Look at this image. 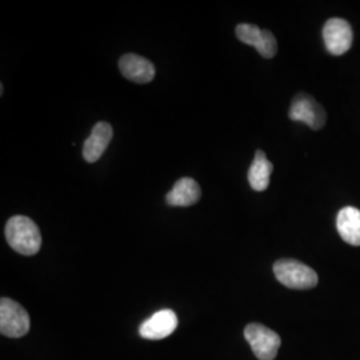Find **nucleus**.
Returning <instances> with one entry per match:
<instances>
[{"instance_id": "f257e3e1", "label": "nucleus", "mask_w": 360, "mask_h": 360, "mask_svg": "<svg viewBox=\"0 0 360 360\" xmlns=\"http://www.w3.org/2000/svg\"><path fill=\"white\" fill-rule=\"evenodd\" d=\"M6 239L16 252L32 257L41 247V235L37 223L23 215L13 217L6 224Z\"/></svg>"}, {"instance_id": "f03ea898", "label": "nucleus", "mask_w": 360, "mask_h": 360, "mask_svg": "<svg viewBox=\"0 0 360 360\" xmlns=\"http://www.w3.org/2000/svg\"><path fill=\"white\" fill-rule=\"evenodd\" d=\"M274 274L281 283L292 290H309L319 282L318 274L295 259H281L274 264Z\"/></svg>"}, {"instance_id": "7ed1b4c3", "label": "nucleus", "mask_w": 360, "mask_h": 360, "mask_svg": "<svg viewBox=\"0 0 360 360\" xmlns=\"http://www.w3.org/2000/svg\"><path fill=\"white\" fill-rule=\"evenodd\" d=\"M245 338L259 360L275 359L282 345L279 335L259 323H251L245 327Z\"/></svg>"}, {"instance_id": "20e7f679", "label": "nucleus", "mask_w": 360, "mask_h": 360, "mask_svg": "<svg viewBox=\"0 0 360 360\" xmlns=\"http://www.w3.org/2000/svg\"><path fill=\"white\" fill-rule=\"evenodd\" d=\"M30 331L26 309L10 297L0 300V333L7 338H22Z\"/></svg>"}, {"instance_id": "39448f33", "label": "nucleus", "mask_w": 360, "mask_h": 360, "mask_svg": "<svg viewBox=\"0 0 360 360\" xmlns=\"http://www.w3.org/2000/svg\"><path fill=\"white\" fill-rule=\"evenodd\" d=\"M288 116L291 120L302 122L312 129H322L327 122L324 108L307 94L296 95L290 107Z\"/></svg>"}, {"instance_id": "423d86ee", "label": "nucleus", "mask_w": 360, "mask_h": 360, "mask_svg": "<svg viewBox=\"0 0 360 360\" xmlns=\"http://www.w3.org/2000/svg\"><path fill=\"white\" fill-rule=\"evenodd\" d=\"M323 39L327 51L333 55H343L351 49L354 32L347 20L333 18L323 27Z\"/></svg>"}, {"instance_id": "0eeeda50", "label": "nucleus", "mask_w": 360, "mask_h": 360, "mask_svg": "<svg viewBox=\"0 0 360 360\" xmlns=\"http://www.w3.org/2000/svg\"><path fill=\"white\" fill-rule=\"evenodd\" d=\"M236 38L239 39L242 43L252 46L257 49V51L266 59H271L276 55L278 52V43L274 34L262 30L255 25H247L242 23L236 27Z\"/></svg>"}, {"instance_id": "6e6552de", "label": "nucleus", "mask_w": 360, "mask_h": 360, "mask_svg": "<svg viewBox=\"0 0 360 360\" xmlns=\"http://www.w3.org/2000/svg\"><path fill=\"white\" fill-rule=\"evenodd\" d=\"M178 327V316L172 309H160L143 322L139 327V334L144 339L160 340L172 334Z\"/></svg>"}, {"instance_id": "1a4fd4ad", "label": "nucleus", "mask_w": 360, "mask_h": 360, "mask_svg": "<svg viewBox=\"0 0 360 360\" xmlns=\"http://www.w3.org/2000/svg\"><path fill=\"white\" fill-rule=\"evenodd\" d=\"M119 70L122 75L134 83L146 84L155 77V65L146 58L136 53H126L119 60Z\"/></svg>"}, {"instance_id": "9d476101", "label": "nucleus", "mask_w": 360, "mask_h": 360, "mask_svg": "<svg viewBox=\"0 0 360 360\" xmlns=\"http://www.w3.org/2000/svg\"><path fill=\"white\" fill-rule=\"evenodd\" d=\"M114 136V129L110 123L99 122L91 131L90 136L83 146V158L89 163L98 162Z\"/></svg>"}, {"instance_id": "9b49d317", "label": "nucleus", "mask_w": 360, "mask_h": 360, "mask_svg": "<svg viewBox=\"0 0 360 360\" xmlns=\"http://www.w3.org/2000/svg\"><path fill=\"white\" fill-rule=\"evenodd\" d=\"M202 190L193 178H181L166 195V203L171 207H190L200 200Z\"/></svg>"}, {"instance_id": "f8f14e48", "label": "nucleus", "mask_w": 360, "mask_h": 360, "mask_svg": "<svg viewBox=\"0 0 360 360\" xmlns=\"http://www.w3.org/2000/svg\"><path fill=\"white\" fill-rule=\"evenodd\" d=\"M336 229L342 239L351 245H360V210L345 207L336 217Z\"/></svg>"}, {"instance_id": "ddd939ff", "label": "nucleus", "mask_w": 360, "mask_h": 360, "mask_svg": "<svg viewBox=\"0 0 360 360\" xmlns=\"http://www.w3.org/2000/svg\"><path fill=\"white\" fill-rule=\"evenodd\" d=\"M274 165L267 159L264 151L257 150L255 159L248 169V183L255 191H266L270 186L271 174Z\"/></svg>"}]
</instances>
